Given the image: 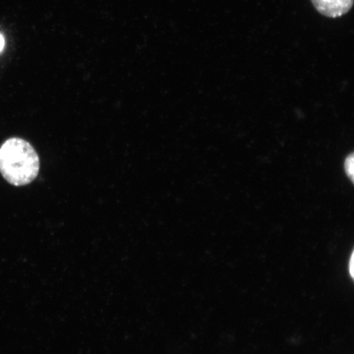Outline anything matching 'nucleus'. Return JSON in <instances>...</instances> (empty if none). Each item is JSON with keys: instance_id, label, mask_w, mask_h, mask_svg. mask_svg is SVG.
<instances>
[{"instance_id": "nucleus-1", "label": "nucleus", "mask_w": 354, "mask_h": 354, "mask_svg": "<svg viewBox=\"0 0 354 354\" xmlns=\"http://www.w3.org/2000/svg\"><path fill=\"white\" fill-rule=\"evenodd\" d=\"M39 158L32 145L21 138H11L0 148V172L8 183L24 187L37 178Z\"/></svg>"}, {"instance_id": "nucleus-2", "label": "nucleus", "mask_w": 354, "mask_h": 354, "mask_svg": "<svg viewBox=\"0 0 354 354\" xmlns=\"http://www.w3.org/2000/svg\"><path fill=\"white\" fill-rule=\"evenodd\" d=\"M312 3L322 15L336 19L351 11L354 0H312Z\"/></svg>"}, {"instance_id": "nucleus-3", "label": "nucleus", "mask_w": 354, "mask_h": 354, "mask_svg": "<svg viewBox=\"0 0 354 354\" xmlns=\"http://www.w3.org/2000/svg\"><path fill=\"white\" fill-rule=\"evenodd\" d=\"M345 172L354 184V153L348 155L344 162Z\"/></svg>"}, {"instance_id": "nucleus-4", "label": "nucleus", "mask_w": 354, "mask_h": 354, "mask_svg": "<svg viewBox=\"0 0 354 354\" xmlns=\"http://www.w3.org/2000/svg\"><path fill=\"white\" fill-rule=\"evenodd\" d=\"M349 272H351V277L354 280V251L351 259V263H349Z\"/></svg>"}, {"instance_id": "nucleus-5", "label": "nucleus", "mask_w": 354, "mask_h": 354, "mask_svg": "<svg viewBox=\"0 0 354 354\" xmlns=\"http://www.w3.org/2000/svg\"><path fill=\"white\" fill-rule=\"evenodd\" d=\"M4 44H6V41H4V38L1 34H0V52L3 50V48L4 47Z\"/></svg>"}]
</instances>
